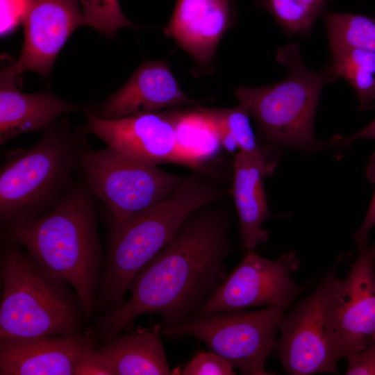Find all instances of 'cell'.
Returning a JSON list of instances; mask_svg holds the SVG:
<instances>
[{
	"mask_svg": "<svg viewBox=\"0 0 375 375\" xmlns=\"http://www.w3.org/2000/svg\"><path fill=\"white\" fill-rule=\"evenodd\" d=\"M340 283L333 271L330 272L310 295L283 315L276 345L288 374L338 373V360L327 333V314Z\"/></svg>",
	"mask_w": 375,
	"mask_h": 375,
	"instance_id": "obj_9",
	"label": "cell"
},
{
	"mask_svg": "<svg viewBox=\"0 0 375 375\" xmlns=\"http://www.w3.org/2000/svg\"><path fill=\"white\" fill-rule=\"evenodd\" d=\"M83 143L52 124L31 148L6 153L0 168L1 227L44 215L65 197L74 187Z\"/></svg>",
	"mask_w": 375,
	"mask_h": 375,
	"instance_id": "obj_5",
	"label": "cell"
},
{
	"mask_svg": "<svg viewBox=\"0 0 375 375\" xmlns=\"http://www.w3.org/2000/svg\"><path fill=\"white\" fill-rule=\"evenodd\" d=\"M231 223L226 206L212 204L192 212L135 275L129 299L103 317L100 335L111 339L142 314H160L159 328L193 316L228 275L225 261L233 251Z\"/></svg>",
	"mask_w": 375,
	"mask_h": 375,
	"instance_id": "obj_1",
	"label": "cell"
},
{
	"mask_svg": "<svg viewBox=\"0 0 375 375\" xmlns=\"http://www.w3.org/2000/svg\"><path fill=\"white\" fill-rule=\"evenodd\" d=\"M347 375H375V340L347 358Z\"/></svg>",
	"mask_w": 375,
	"mask_h": 375,
	"instance_id": "obj_29",
	"label": "cell"
},
{
	"mask_svg": "<svg viewBox=\"0 0 375 375\" xmlns=\"http://www.w3.org/2000/svg\"><path fill=\"white\" fill-rule=\"evenodd\" d=\"M86 25L108 37L122 27L136 28L122 11L118 0H78Z\"/></svg>",
	"mask_w": 375,
	"mask_h": 375,
	"instance_id": "obj_25",
	"label": "cell"
},
{
	"mask_svg": "<svg viewBox=\"0 0 375 375\" xmlns=\"http://www.w3.org/2000/svg\"><path fill=\"white\" fill-rule=\"evenodd\" d=\"M366 174L369 181L375 184V151L372 154L367 165ZM372 203H375V192Z\"/></svg>",
	"mask_w": 375,
	"mask_h": 375,
	"instance_id": "obj_31",
	"label": "cell"
},
{
	"mask_svg": "<svg viewBox=\"0 0 375 375\" xmlns=\"http://www.w3.org/2000/svg\"><path fill=\"white\" fill-rule=\"evenodd\" d=\"M1 35L12 33L22 23L31 0H0Z\"/></svg>",
	"mask_w": 375,
	"mask_h": 375,
	"instance_id": "obj_28",
	"label": "cell"
},
{
	"mask_svg": "<svg viewBox=\"0 0 375 375\" xmlns=\"http://www.w3.org/2000/svg\"><path fill=\"white\" fill-rule=\"evenodd\" d=\"M333 0H255L289 36L309 38L317 17Z\"/></svg>",
	"mask_w": 375,
	"mask_h": 375,
	"instance_id": "obj_22",
	"label": "cell"
},
{
	"mask_svg": "<svg viewBox=\"0 0 375 375\" xmlns=\"http://www.w3.org/2000/svg\"><path fill=\"white\" fill-rule=\"evenodd\" d=\"M83 131L95 135L119 151L141 161L183 165L176 143L172 112H150L105 119L87 112Z\"/></svg>",
	"mask_w": 375,
	"mask_h": 375,
	"instance_id": "obj_12",
	"label": "cell"
},
{
	"mask_svg": "<svg viewBox=\"0 0 375 375\" xmlns=\"http://www.w3.org/2000/svg\"><path fill=\"white\" fill-rule=\"evenodd\" d=\"M266 151H239L234 156L232 195L238 212L240 241L247 252L266 239L262 225L270 216L265 190V178L273 171Z\"/></svg>",
	"mask_w": 375,
	"mask_h": 375,
	"instance_id": "obj_17",
	"label": "cell"
},
{
	"mask_svg": "<svg viewBox=\"0 0 375 375\" xmlns=\"http://www.w3.org/2000/svg\"><path fill=\"white\" fill-rule=\"evenodd\" d=\"M183 375H234L235 371L224 358L213 352L198 353L182 371Z\"/></svg>",
	"mask_w": 375,
	"mask_h": 375,
	"instance_id": "obj_26",
	"label": "cell"
},
{
	"mask_svg": "<svg viewBox=\"0 0 375 375\" xmlns=\"http://www.w3.org/2000/svg\"><path fill=\"white\" fill-rule=\"evenodd\" d=\"M226 194L225 190L191 173L169 197L112 232L96 307L122 305L135 275L165 246L187 217Z\"/></svg>",
	"mask_w": 375,
	"mask_h": 375,
	"instance_id": "obj_3",
	"label": "cell"
},
{
	"mask_svg": "<svg viewBox=\"0 0 375 375\" xmlns=\"http://www.w3.org/2000/svg\"><path fill=\"white\" fill-rule=\"evenodd\" d=\"M214 122L222 147L230 153L237 149L247 153L263 152L250 124L248 110L242 104L231 108H204Z\"/></svg>",
	"mask_w": 375,
	"mask_h": 375,
	"instance_id": "obj_24",
	"label": "cell"
},
{
	"mask_svg": "<svg viewBox=\"0 0 375 375\" xmlns=\"http://www.w3.org/2000/svg\"><path fill=\"white\" fill-rule=\"evenodd\" d=\"M369 253H370L371 256L375 260V244L371 248L369 247Z\"/></svg>",
	"mask_w": 375,
	"mask_h": 375,
	"instance_id": "obj_32",
	"label": "cell"
},
{
	"mask_svg": "<svg viewBox=\"0 0 375 375\" xmlns=\"http://www.w3.org/2000/svg\"><path fill=\"white\" fill-rule=\"evenodd\" d=\"M16 78L8 68L1 72V145L17 135L47 129L63 114L87 110L51 93H23L16 87Z\"/></svg>",
	"mask_w": 375,
	"mask_h": 375,
	"instance_id": "obj_18",
	"label": "cell"
},
{
	"mask_svg": "<svg viewBox=\"0 0 375 375\" xmlns=\"http://www.w3.org/2000/svg\"><path fill=\"white\" fill-rule=\"evenodd\" d=\"M156 331L117 335L99 350L113 375H168L172 371Z\"/></svg>",
	"mask_w": 375,
	"mask_h": 375,
	"instance_id": "obj_19",
	"label": "cell"
},
{
	"mask_svg": "<svg viewBox=\"0 0 375 375\" xmlns=\"http://www.w3.org/2000/svg\"><path fill=\"white\" fill-rule=\"evenodd\" d=\"M276 60L287 67L285 78L269 85L239 87L235 98L253 116L268 144L308 151L322 148L326 143L313 132L316 108L323 87L339 77L329 63L319 71L310 69L297 44L279 47Z\"/></svg>",
	"mask_w": 375,
	"mask_h": 375,
	"instance_id": "obj_6",
	"label": "cell"
},
{
	"mask_svg": "<svg viewBox=\"0 0 375 375\" xmlns=\"http://www.w3.org/2000/svg\"><path fill=\"white\" fill-rule=\"evenodd\" d=\"M329 47L347 46L375 53V19L358 14L323 12Z\"/></svg>",
	"mask_w": 375,
	"mask_h": 375,
	"instance_id": "obj_23",
	"label": "cell"
},
{
	"mask_svg": "<svg viewBox=\"0 0 375 375\" xmlns=\"http://www.w3.org/2000/svg\"><path fill=\"white\" fill-rule=\"evenodd\" d=\"M80 167L90 192L112 215V232L169 197L185 178L109 146L97 150L85 148Z\"/></svg>",
	"mask_w": 375,
	"mask_h": 375,
	"instance_id": "obj_7",
	"label": "cell"
},
{
	"mask_svg": "<svg viewBox=\"0 0 375 375\" xmlns=\"http://www.w3.org/2000/svg\"><path fill=\"white\" fill-rule=\"evenodd\" d=\"M194 102L181 89L165 60L146 61L92 114L114 119Z\"/></svg>",
	"mask_w": 375,
	"mask_h": 375,
	"instance_id": "obj_15",
	"label": "cell"
},
{
	"mask_svg": "<svg viewBox=\"0 0 375 375\" xmlns=\"http://www.w3.org/2000/svg\"><path fill=\"white\" fill-rule=\"evenodd\" d=\"M369 247L358 256L327 314V333L340 360L360 351L375 340V270Z\"/></svg>",
	"mask_w": 375,
	"mask_h": 375,
	"instance_id": "obj_11",
	"label": "cell"
},
{
	"mask_svg": "<svg viewBox=\"0 0 375 375\" xmlns=\"http://www.w3.org/2000/svg\"><path fill=\"white\" fill-rule=\"evenodd\" d=\"M0 338L78 333L83 305L65 281L46 272L18 244L8 242L1 257Z\"/></svg>",
	"mask_w": 375,
	"mask_h": 375,
	"instance_id": "obj_4",
	"label": "cell"
},
{
	"mask_svg": "<svg viewBox=\"0 0 375 375\" xmlns=\"http://www.w3.org/2000/svg\"><path fill=\"white\" fill-rule=\"evenodd\" d=\"M299 267V260L292 251L276 260L248 251L193 316L258 306L288 308L304 290L291 279Z\"/></svg>",
	"mask_w": 375,
	"mask_h": 375,
	"instance_id": "obj_10",
	"label": "cell"
},
{
	"mask_svg": "<svg viewBox=\"0 0 375 375\" xmlns=\"http://www.w3.org/2000/svg\"><path fill=\"white\" fill-rule=\"evenodd\" d=\"M333 72L356 92L360 110L375 108V53L347 46L329 47Z\"/></svg>",
	"mask_w": 375,
	"mask_h": 375,
	"instance_id": "obj_21",
	"label": "cell"
},
{
	"mask_svg": "<svg viewBox=\"0 0 375 375\" xmlns=\"http://www.w3.org/2000/svg\"><path fill=\"white\" fill-rule=\"evenodd\" d=\"M93 341L80 333L0 338V374L74 375L78 359Z\"/></svg>",
	"mask_w": 375,
	"mask_h": 375,
	"instance_id": "obj_14",
	"label": "cell"
},
{
	"mask_svg": "<svg viewBox=\"0 0 375 375\" xmlns=\"http://www.w3.org/2000/svg\"><path fill=\"white\" fill-rule=\"evenodd\" d=\"M363 138L375 139V118L356 133L344 139H340L339 141L336 140V142L348 144L352 141Z\"/></svg>",
	"mask_w": 375,
	"mask_h": 375,
	"instance_id": "obj_30",
	"label": "cell"
},
{
	"mask_svg": "<svg viewBox=\"0 0 375 375\" xmlns=\"http://www.w3.org/2000/svg\"><path fill=\"white\" fill-rule=\"evenodd\" d=\"M287 307L235 310L193 316L176 326L159 328L168 336L193 337L246 375H271L266 360L276 345V335Z\"/></svg>",
	"mask_w": 375,
	"mask_h": 375,
	"instance_id": "obj_8",
	"label": "cell"
},
{
	"mask_svg": "<svg viewBox=\"0 0 375 375\" xmlns=\"http://www.w3.org/2000/svg\"><path fill=\"white\" fill-rule=\"evenodd\" d=\"M86 184L74 186L51 210L15 222L4 238L21 245L43 269L76 290L89 321L103 265L94 203Z\"/></svg>",
	"mask_w": 375,
	"mask_h": 375,
	"instance_id": "obj_2",
	"label": "cell"
},
{
	"mask_svg": "<svg viewBox=\"0 0 375 375\" xmlns=\"http://www.w3.org/2000/svg\"><path fill=\"white\" fill-rule=\"evenodd\" d=\"M24 41L19 59L8 69L49 75L59 51L78 27L86 25L78 0H31L23 19Z\"/></svg>",
	"mask_w": 375,
	"mask_h": 375,
	"instance_id": "obj_13",
	"label": "cell"
},
{
	"mask_svg": "<svg viewBox=\"0 0 375 375\" xmlns=\"http://www.w3.org/2000/svg\"><path fill=\"white\" fill-rule=\"evenodd\" d=\"M232 16L229 0H176L163 31L198 63L207 64L230 27Z\"/></svg>",
	"mask_w": 375,
	"mask_h": 375,
	"instance_id": "obj_16",
	"label": "cell"
},
{
	"mask_svg": "<svg viewBox=\"0 0 375 375\" xmlns=\"http://www.w3.org/2000/svg\"><path fill=\"white\" fill-rule=\"evenodd\" d=\"M176 147L183 165L199 167L222 147L218 130L203 108L172 113Z\"/></svg>",
	"mask_w": 375,
	"mask_h": 375,
	"instance_id": "obj_20",
	"label": "cell"
},
{
	"mask_svg": "<svg viewBox=\"0 0 375 375\" xmlns=\"http://www.w3.org/2000/svg\"><path fill=\"white\" fill-rule=\"evenodd\" d=\"M74 375H113V372L101 354L91 342L81 354L76 364Z\"/></svg>",
	"mask_w": 375,
	"mask_h": 375,
	"instance_id": "obj_27",
	"label": "cell"
}]
</instances>
